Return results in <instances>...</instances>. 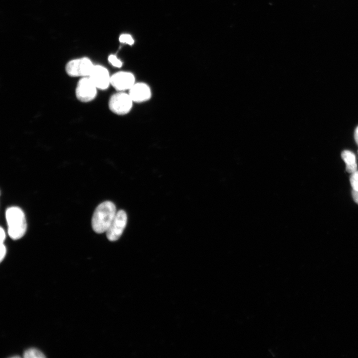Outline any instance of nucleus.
Listing matches in <instances>:
<instances>
[{
    "label": "nucleus",
    "mask_w": 358,
    "mask_h": 358,
    "mask_svg": "<svg viewBox=\"0 0 358 358\" xmlns=\"http://www.w3.org/2000/svg\"><path fill=\"white\" fill-rule=\"evenodd\" d=\"M8 234L13 240H18L25 234L27 224L23 210L17 207L8 208L6 212Z\"/></svg>",
    "instance_id": "f03ea898"
},
{
    "label": "nucleus",
    "mask_w": 358,
    "mask_h": 358,
    "mask_svg": "<svg viewBox=\"0 0 358 358\" xmlns=\"http://www.w3.org/2000/svg\"><path fill=\"white\" fill-rule=\"evenodd\" d=\"M355 139L356 142L358 145V126L355 130Z\"/></svg>",
    "instance_id": "a211bd4d"
},
{
    "label": "nucleus",
    "mask_w": 358,
    "mask_h": 358,
    "mask_svg": "<svg viewBox=\"0 0 358 358\" xmlns=\"http://www.w3.org/2000/svg\"><path fill=\"white\" fill-rule=\"evenodd\" d=\"M352 196L355 202L358 204V192L353 191Z\"/></svg>",
    "instance_id": "f3484780"
},
{
    "label": "nucleus",
    "mask_w": 358,
    "mask_h": 358,
    "mask_svg": "<svg viewBox=\"0 0 358 358\" xmlns=\"http://www.w3.org/2000/svg\"><path fill=\"white\" fill-rule=\"evenodd\" d=\"M135 83V76L131 72L120 71L111 76V85L118 92L129 91Z\"/></svg>",
    "instance_id": "0eeeda50"
},
{
    "label": "nucleus",
    "mask_w": 358,
    "mask_h": 358,
    "mask_svg": "<svg viewBox=\"0 0 358 358\" xmlns=\"http://www.w3.org/2000/svg\"><path fill=\"white\" fill-rule=\"evenodd\" d=\"M7 253V249L4 244H1V262L4 260Z\"/></svg>",
    "instance_id": "2eb2a0df"
},
{
    "label": "nucleus",
    "mask_w": 358,
    "mask_h": 358,
    "mask_svg": "<svg viewBox=\"0 0 358 358\" xmlns=\"http://www.w3.org/2000/svg\"><path fill=\"white\" fill-rule=\"evenodd\" d=\"M133 102L129 93L118 92L110 98L109 107L110 110L117 115H126L131 110Z\"/></svg>",
    "instance_id": "7ed1b4c3"
},
{
    "label": "nucleus",
    "mask_w": 358,
    "mask_h": 358,
    "mask_svg": "<svg viewBox=\"0 0 358 358\" xmlns=\"http://www.w3.org/2000/svg\"><path fill=\"white\" fill-rule=\"evenodd\" d=\"M134 103H142L149 100L152 96L150 87L146 83H136L129 91Z\"/></svg>",
    "instance_id": "1a4fd4ad"
},
{
    "label": "nucleus",
    "mask_w": 358,
    "mask_h": 358,
    "mask_svg": "<svg viewBox=\"0 0 358 358\" xmlns=\"http://www.w3.org/2000/svg\"><path fill=\"white\" fill-rule=\"evenodd\" d=\"M89 77L98 89L105 90L111 85V76L103 66L94 65Z\"/></svg>",
    "instance_id": "6e6552de"
},
{
    "label": "nucleus",
    "mask_w": 358,
    "mask_h": 358,
    "mask_svg": "<svg viewBox=\"0 0 358 358\" xmlns=\"http://www.w3.org/2000/svg\"><path fill=\"white\" fill-rule=\"evenodd\" d=\"M94 65L87 57L72 60L66 65L67 74L72 77H89Z\"/></svg>",
    "instance_id": "20e7f679"
},
{
    "label": "nucleus",
    "mask_w": 358,
    "mask_h": 358,
    "mask_svg": "<svg viewBox=\"0 0 358 358\" xmlns=\"http://www.w3.org/2000/svg\"><path fill=\"white\" fill-rule=\"evenodd\" d=\"M108 60L109 63L115 67L120 68L123 66L122 62L114 55H110Z\"/></svg>",
    "instance_id": "f8f14e48"
},
{
    "label": "nucleus",
    "mask_w": 358,
    "mask_h": 358,
    "mask_svg": "<svg viewBox=\"0 0 358 358\" xmlns=\"http://www.w3.org/2000/svg\"><path fill=\"white\" fill-rule=\"evenodd\" d=\"M97 89L89 77H82L77 83L76 96L81 102H90L96 97Z\"/></svg>",
    "instance_id": "39448f33"
},
{
    "label": "nucleus",
    "mask_w": 358,
    "mask_h": 358,
    "mask_svg": "<svg viewBox=\"0 0 358 358\" xmlns=\"http://www.w3.org/2000/svg\"><path fill=\"white\" fill-rule=\"evenodd\" d=\"M114 204L106 201L96 209L92 217V226L94 231L98 234L107 232L116 214Z\"/></svg>",
    "instance_id": "f257e3e1"
},
{
    "label": "nucleus",
    "mask_w": 358,
    "mask_h": 358,
    "mask_svg": "<svg viewBox=\"0 0 358 358\" xmlns=\"http://www.w3.org/2000/svg\"><path fill=\"white\" fill-rule=\"evenodd\" d=\"M350 182L353 191L358 192V171L352 173L351 177Z\"/></svg>",
    "instance_id": "4468645a"
},
{
    "label": "nucleus",
    "mask_w": 358,
    "mask_h": 358,
    "mask_svg": "<svg viewBox=\"0 0 358 358\" xmlns=\"http://www.w3.org/2000/svg\"><path fill=\"white\" fill-rule=\"evenodd\" d=\"M119 41L122 43H126L129 45H132L134 44V39L132 37L128 34H123L119 38Z\"/></svg>",
    "instance_id": "ddd939ff"
},
{
    "label": "nucleus",
    "mask_w": 358,
    "mask_h": 358,
    "mask_svg": "<svg viewBox=\"0 0 358 358\" xmlns=\"http://www.w3.org/2000/svg\"><path fill=\"white\" fill-rule=\"evenodd\" d=\"M342 157L346 165V170L350 173L357 171V164L355 154L349 150L344 151L342 153Z\"/></svg>",
    "instance_id": "9d476101"
},
{
    "label": "nucleus",
    "mask_w": 358,
    "mask_h": 358,
    "mask_svg": "<svg viewBox=\"0 0 358 358\" xmlns=\"http://www.w3.org/2000/svg\"><path fill=\"white\" fill-rule=\"evenodd\" d=\"M24 357L25 358H44L46 357L41 351L35 348H31L24 352Z\"/></svg>",
    "instance_id": "9b49d317"
},
{
    "label": "nucleus",
    "mask_w": 358,
    "mask_h": 358,
    "mask_svg": "<svg viewBox=\"0 0 358 358\" xmlns=\"http://www.w3.org/2000/svg\"><path fill=\"white\" fill-rule=\"evenodd\" d=\"M0 234H1V237H0V242H1V244H4V242L5 241L6 235L5 230L2 227H1V229H0Z\"/></svg>",
    "instance_id": "dca6fc26"
},
{
    "label": "nucleus",
    "mask_w": 358,
    "mask_h": 358,
    "mask_svg": "<svg viewBox=\"0 0 358 358\" xmlns=\"http://www.w3.org/2000/svg\"><path fill=\"white\" fill-rule=\"evenodd\" d=\"M128 222L126 212L123 211H119L112 222L110 227L107 231V237L111 242H115L122 235Z\"/></svg>",
    "instance_id": "423d86ee"
}]
</instances>
